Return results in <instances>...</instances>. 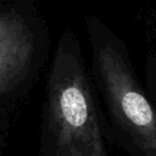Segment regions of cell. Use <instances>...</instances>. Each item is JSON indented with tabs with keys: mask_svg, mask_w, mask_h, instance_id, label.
<instances>
[{
	"mask_svg": "<svg viewBox=\"0 0 156 156\" xmlns=\"http://www.w3.org/2000/svg\"><path fill=\"white\" fill-rule=\"evenodd\" d=\"M145 90L156 105V52L149 55L145 66Z\"/></svg>",
	"mask_w": 156,
	"mask_h": 156,
	"instance_id": "obj_4",
	"label": "cell"
},
{
	"mask_svg": "<svg viewBox=\"0 0 156 156\" xmlns=\"http://www.w3.org/2000/svg\"><path fill=\"white\" fill-rule=\"evenodd\" d=\"M48 91L55 156H108L85 72L69 48L57 49Z\"/></svg>",
	"mask_w": 156,
	"mask_h": 156,
	"instance_id": "obj_1",
	"label": "cell"
},
{
	"mask_svg": "<svg viewBox=\"0 0 156 156\" xmlns=\"http://www.w3.org/2000/svg\"><path fill=\"white\" fill-rule=\"evenodd\" d=\"M96 72L112 126L130 156H156V105L140 84L122 45L104 41L94 49Z\"/></svg>",
	"mask_w": 156,
	"mask_h": 156,
	"instance_id": "obj_2",
	"label": "cell"
},
{
	"mask_svg": "<svg viewBox=\"0 0 156 156\" xmlns=\"http://www.w3.org/2000/svg\"><path fill=\"white\" fill-rule=\"evenodd\" d=\"M33 52V37L17 17L0 11V94L24 74Z\"/></svg>",
	"mask_w": 156,
	"mask_h": 156,
	"instance_id": "obj_3",
	"label": "cell"
}]
</instances>
